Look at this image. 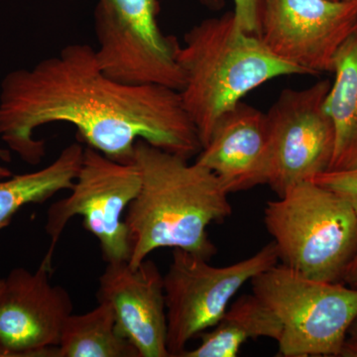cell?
<instances>
[{
    "label": "cell",
    "instance_id": "21",
    "mask_svg": "<svg viewBox=\"0 0 357 357\" xmlns=\"http://www.w3.org/2000/svg\"><path fill=\"white\" fill-rule=\"evenodd\" d=\"M340 356L357 357V340L347 337L340 349Z\"/></svg>",
    "mask_w": 357,
    "mask_h": 357
},
{
    "label": "cell",
    "instance_id": "24",
    "mask_svg": "<svg viewBox=\"0 0 357 357\" xmlns=\"http://www.w3.org/2000/svg\"><path fill=\"white\" fill-rule=\"evenodd\" d=\"M347 337L352 338V340H357V317L354 319V323L349 328V333H347Z\"/></svg>",
    "mask_w": 357,
    "mask_h": 357
},
{
    "label": "cell",
    "instance_id": "2",
    "mask_svg": "<svg viewBox=\"0 0 357 357\" xmlns=\"http://www.w3.org/2000/svg\"><path fill=\"white\" fill-rule=\"evenodd\" d=\"M133 162L141 184L124 215L130 243L128 264L138 267L163 248L210 260L217 248L208 238V225L232 213L229 194L220 178L196 162L189 163L144 140L136 142Z\"/></svg>",
    "mask_w": 357,
    "mask_h": 357
},
{
    "label": "cell",
    "instance_id": "26",
    "mask_svg": "<svg viewBox=\"0 0 357 357\" xmlns=\"http://www.w3.org/2000/svg\"><path fill=\"white\" fill-rule=\"evenodd\" d=\"M333 1H354V0H333Z\"/></svg>",
    "mask_w": 357,
    "mask_h": 357
},
{
    "label": "cell",
    "instance_id": "15",
    "mask_svg": "<svg viewBox=\"0 0 357 357\" xmlns=\"http://www.w3.org/2000/svg\"><path fill=\"white\" fill-rule=\"evenodd\" d=\"M335 81L325 109L335 126V143L328 170L357 165V28L345 40L333 62Z\"/></svg>",
    "mask_w": 357,
    "mask_h": 357
},
{
    "label": "cell",
    "instance_id": "8",
    "mask_svg": "<svg viewBox=\"0 0 357 357\" xmlns=\"http://www.w3.org/2000/svg\"><path fill=\"white\" fill-rule=\"evenodd\" d=\"M158 0H98L95 49L107 76L129 84H159L180 91V43L162 32Z\"/></svg>",
    "mask_w": 357,
    "mask_h": 357
},
{
    "label": "cell",
    "instance_id": "10",
    "mask_svg": "<svg viewBox=\"0 0 357 357\" xmlns=\"http://www.w3.org/2000/svg\"><path fill=\"white\" fill-rule=\"evenodd\" d=\"M357 28V0H263L259 38L277 57L310 76L333 72Z\"/></svg>",
    "mask_w": 357,
    "mask_h": 357
},
{
    "label": "cell",
    "instance_id": "19",
    "mask_svg": "<svg viewBox=\"0 0 357 357\" xmlns=\"http://www.w3.org/2000/svg\"><path fill=\"white\" fill-rule=\"evenodd\" d=\"M234 16L239 27L259 37L263 0H234Z\"/></svg>",
    "mask_w": 357,
    "mask_h": 357
},
{
    "label": "cell",
    "instance_id": "14",
    "mask_svg": "<svg viewBox=\"0 0 357 357\" xmlns=\"http://www.w3.org/2000/svg\"><path fill=\"white\" fill-rule=\"evenodd\" d=\"M281 333L280 321L274 312L255 294L243 295L213 328L199 335V347L185 349L180 357H236L248 340L267 337L278 342Z\"/></svg>",
    "mask_w": 357,
    "mask_h": 357
},
{
    "label": "cell",
    "instance_id": "18",
    "mask_svg": "<svg viewBox=\"0 0 357 357\" xmlns=\"http://www.w3.org/2000/svg\"><path fill=\"white\" fill-rule=\"evenodd\" d=\"M342 197L357 213V165L345 170H328L312 178Z\"/></svg>",
    "mask_w": 357,
    "mask_h": 357
},
{
    "label": "cell",
    "instance_id": "17",
    "mask_svg": "<svg viewBox=\"0 0 357 357\" xmlns=\"http://www.w3.org/2000/svg\"><path fill=\"white\" fill-rule=\"evenodd\" d=\"M55 357H139L107 303L66 319Z\"/></svg>",
    "mask_w": 357,
    "mask_h": 357
},
{
    "label": "cell",
    "instance_id": "4",
    "mask_svg": "<svg viewBox=\"0 0 357 357\" xmlns=\"http://www.w3.org/2000/svg\"><path fill=\"white\" fill-rule=\"evenodd\" d=\"M264 222L282 265L312 280L342 282L357 249V213L342 197L299 183L268 202Z\"/></svg>",
    "mask_w": 357,
    "mask_h": 357
},
{
    "label": "cell",
    "instance_id": "6",
    "mask_svg": "<svg viewBox=\"0 0 357 357\" xmlns=\"http://www.w3.org/2000/svg\"><path fill=\"white\" fill-rule=\"evenodd\" d=\"M136 164L121 163L86 146L81 168L66 198L51 204L45 230L50 246L42 264L51 268L56 248L68 222L81 215L84 229L98 238L107 263L129 261L130 243L124 211L140 189Z\"/></svg>",
    "mask_w": 357,
    "mask_h": 357
},
{
    "label": "cell",
    "instance_id": "16",
    "mask_svg": "<svg viewBox=\"0 0 357 357\" xmlns=\"http://www.w3.org/2000/svg\"><path fill=\"white\" fill-rule=\"evenodd\" d=\"M84 147L72 143L48 166L0 180V229L8 227L21 208L42 204L72 189L83 161Z\"/></svg>",
    "mask_w": 357,
    "mask_h": 357
},
{
    "label": "cell",
    "instance_id": "1",
    "mask_svg": "<svg viewBox=\"0 0 357 357\" xmlns=\"http://www.w3.org/2000/svg\"><path fill=\"white\" fill-rule=\"evenodd\" d=\"M52 123L70 124L86 146L121 163H132L138 140L187 159L202 150L180 91L112 79L86 43L67 45L1 81L0 139L25 163H41L46 142L35 131Z\"/></svg>",
    "mask_w": 357,
    "mask_h": 357
},
{
    "label": "cell",
    "instance_id": "12",
    "mask_svg": "<svg viewBox=\"0 0 357 357\" xmlns=\"http://www.w3.org/2000/svg\"><path fill=\"white\" fill-rule=\"evenodd\" d=\"M98 298L112 307L119 330L139 357H170L164 275L156 263L145 259L136 268L128 261L107 263Z\"/></svg>",
    "mask_w": 357,
    "mask_h": 357
},
{
    "label": "cell",
    "instance_id": "25",
    "mask_svg": "<svg viewBox=\"0 0 357 357\" xmlns=\"http://www.w3.org/2000/svg\"><path fill=\"white\" fill-rule=\"evenodd\" d=\"M4 279H0V293H1L2 288H3Z\"/></svg>",
    "mask_w": 357,
    "mask_h": 357
},
{
    "label": "cell",
    "instance_id": "3",
    "mask_svg": "<svg viewBox=\"0 0 357 357\" xmlns=\"http://www.w3.org/2000/svg\"><path fill=\"white\" fill-rule=\"evenodd\" d=\"M178 62L184 75L181 100L202 148L218 119L258 86L306 70L274 55L262 40L243 31L234 11L206 18L185 33Z\"/></svg>",
    "mask_w": 357,
    "mask_h": 357
},
{
    "label": "cell",
    "instance_id": "11",
    "mask_svg": "<svg viewBox=\"0 0 357 357\" xmlns=\"http://www.w3.org/2000/svg\"><path fill=\"white\" fill-rule=\"evenodd\" d=\"M51 268H14L0 293V357H55L74 304L69 292L51 283Z\"/></svg>",
    "mask_w": 357,
    "mask_h": 357
},
{
    "label": "cell",
    "instance_id": "23",
    "mask_svg": "<svg viewBox=\"0 0 357 357\" xmlns=\"http://www.w3.org/2000/svg\"><path fill=\"white\" fill-rule=\"evenodd\" d=\"M203 6L211 10L218 11L225 6V0H199Z\"/></svg>",
    "mask_w": 357,
    "mask_h": 357
},
{
    "label": "cell",
    "instance_id": "20",
    "mask_svg": "<svg viewBox=\"0 0 357 357\" xmlns=\"http://www.w3.org/2000/svg\"><path fill=\"white\" fill-rule=\"evenodd\" d=\"M342 283L349 285V287L357 288V249L351 263L345 270Z\"/></svg>",
    "mask_w": 357,
    "mask_h": 357
},
{
    "label": "cell",
    "instance_id": "13",
    "mask_svg": "<svg viewBox=\"0 0 357 357\" xmlns=\"http://www.w3.org/2000/svg\"><path fill=\"white\" fill-rule=\"evenodd\" d=\"M196 163L208 169L227 192L266 184L269 133L266 114L241 102L222 114Z\"/></svg>",
    "mask_w": 357,
    "mask_h": 357
},
{
    "label": "cell",
    "instance_id": "22",
    "mask_svg": "<svg viewBox=\"0 0 357 357\" xmlns=\"http://www.w3.org/2000/svg\"><path fill=\"white\" fill-rule=\"evenodd\" d=\"M0 160L2 161L9 162L11 160L10 150L1 149L0 148ZM13 176V173L6 167L0 165V180L1 178H6Z\"/></svg>",
    "mask_w": 357,
    "mask_h": 357
},
{
    "label": "cell",
    "instance_id": "5",
    "mask_svg": "<svg viewBox=\"0 0 357 357\" xmlns=\"http://www.w3.org/2000/svg\"><path fill=\"white\" fill-rule=\"evenodd\" d=\"M250 282L252 293L280 321V356H340L357 317V288L312 280L282 264Z\"/></svg>",
    "mask_w": 357,
    "mask_h": 357
},
{
    "label": "cell",
    "instance_id": "9",
    "mask_svg": "<svg viewBox=\"0 0 357 357\" xmlns=\"http://www.w3.org/2000/svg\"><path fill=\"white\" fill-rule=\"evenodd\" d=\"M328 79L306 89H285L266 114L269 163L266 184L278 198L293 185L330 168L335 132L325 109Z\"/></svg>",
    "mask_w": 357,
    "mask_h": 357
},
{
    "label": "cell",
    "instance_id": "7",
    "mask_svg": "<svg viewBox=\"0 0 357 357\" xmlns=\"http://www.w3.org/2000/svg\"><path fill=\"white\" fill-rule=\"evenodd\" d=\"M208 261L189 251L173 249L172 261L164 275L170 357H180L190 340L213 328L244 284L278 264L279 257L272 241L234 264L217 267Z\"/></svg>",
    "mask_w": 357,
    "mask_h": 357
}]
</instances>
